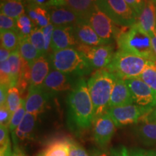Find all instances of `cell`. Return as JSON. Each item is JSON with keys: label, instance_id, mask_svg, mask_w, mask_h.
<instances>
[{"label": "cell", "instance_id": "6da1fadb", "mask_svg": "<svg viewBox=\"0 0 156 156\" xmlns=\"http://www.w3.org/2000/svg\"><path fill=\"white\" fill-rule=\"evenodd\" d=\"M67 124L76 134L83 133L93 125V105L85 80L76 82L67 98Z\"/></svg>", "mask_w": 156, "mask_h": 156}, {"label": "cell", "instance_id": "7a4b0ae2", "mask_svg": "<svg viewBox=\"0 0 156 156\" xmlns=\"http://www.w3.org/2000/svg\"><path fill=\"white\" fill-rule=\"evenodd\" d=\"M116 40L119 50L135 54L150 61H156L151 36L137 23L129 27H121Z\"/></svg>", "mask_w": 156, "mask_h": 156}, {"label": "cell", "instance_id": "3957f363", "mask_svg": "<svg viewBox=\"0 0 156 156\" xmlns=\"http://www.w3.org/2000/svg\"><path fill=\"white\" fill-rule=\"evenodd\" d=\"M115 79L116 75L108 69H101L96 70L87 81V87L93 105L94 120L108 111Z\"/></svg>", "mask_w": 156, "mask_h": 156}, {"label": "cell", "instance_id": "277c9868", "mask_svg": "<svg viewBox=\"0 0 156 156\" xmlns=\"http://www.w3.org/2000/svg\"><path fill=\"white\" fill-rule=\"evenodd\" d=\"M149 61L140 56L119 50L114 53L106 69L124 80L140 77Z\"/></svg>", "mask_w": 156, "mask_h": 156}, {"label": "cell", "instance_id": "5b68a950", "mask_svg": "<svg viewBox=\"0 0 156 156\" xmlns=\"http://www.w3.org/2000/svg\"><path fill=\"white\" fill-rule=\"evenodd\" d=\"M53 69L67 75H83L90 71V66L75 48H68L53 52L51 55Z\"/></svg>", "mask_w": 156, "mask_h": 156}, {"label": "cell", "instance_id": "8992f818", "mask_svg": "<svg viewBox=\"0 0 156 156\" xmlns=\"http://www.w3.org/2000/svg\"><path fill=\"white\" fill-rule=\"evenodd\" d=\"M96 5L119 26L129 27L137 22V15L124 0H97Z\"/></svg>", "mask_w": 156, "mask_h": 156}, {"label": "cell", "instance_id": "52a82bcc", "mask_svg": "<svg viewBox=\"0 0 156 156\" xmlns=\"http://www.w3.org/2000/svg\"><path fill=\"white\" fill-rule=\"evenodd\" d=\"M75 48L81 54L91 68L98 69H106L114 54L112 46L109 44L91 46L77 44Z\"/></svg>", "mask_w": 156, "mask_h": 156}, {"label": "cell", "instance_id": "ba28073f", "mask_svg": "<svg viewBox=\"0 0 156 156\" xmlns=\"http://www.w3.org/2000/svg\"><path fill=\"white\" fill-rule=\"evenodd\" d=\"M85 21L92 27L106 44H110L113 39H116L119 31L112 19L100 10L97 5Z\"/></svg>", "mask_w": 156, "mask_h": 156}, {"label": "cell", "instance_id": "9c48e42d", "mask_svg": "<svg viewBox=\"0 0 156 156\" xmlns=\"http://www.w3.org/2000/svg\"><path fill=\"white\" fill-rule=\"evenodd\" d=\"M131 93L134 103L152 110L156 106V90L140 77L124 80Z\"/></svg>", "mask_w": 156, "mask_h": 156}, {"label": "cell", "instance_id": "30bf717a", "mask_svg": "<svg viewBox=\"0 0 156 156\" xmlns=\"http://www.w3.org/2000/svg\"><path fill=\"white\" fill-rule=\"evenodd\" d=\"M151 111L138 105L131 104L109 108L107 113L112 117L116 127H122L140 122L142 117Z\"/></svg>", "mask_w": 156, "mask_h": 156}, {"label": "cell", "instance_id": "8fae6325", "mask_svg": "<svg viewBox=\"0 0 156 156\" xmlns=\"http://www.w3.org/2000/svg\"><path fill=\"white\" fill-rule=\"evenodd\" d=\"M93 140L101 148L106 147L116 132V126L108 113L95 119L93 124Z\"/></svg>", "mask_w": 156, "mask_h": 156}, {"label": "cell", "instance_id": "7c38bea8", "mask_svg": "<svg viewBox=\"0 0 156 156\" xmlns=\"http://www.w3.org/2000/svg\"><path fill=\"white\" fill-rule=\"evenodd\" d=\"M75 84L76 83H74L70 75L52 69L45 80L43 88L52 96L58 93L71 91Z\"/></svg>", "mask_w": 156, "mask_h": 156}, {"label": "cell", "instance_id": "4fadbf2b", "mask_svg": "<svg viewBox=\"0 0 156 156\" xmlns=\"http://www.w3.org/2000/svg\"><path fill=\"white\" fill-rule=\"evenodd\" d=\"M51 96L43 87L29 86L25 98L26 112L38 116L45 110Z\"/></svg>", "mask_w": 156, "mask_h": 156}, {"label": "cell", "instance_id": "5bb4252c", "mask_svg": "<svg viewBox=\"0 0 156 156\" xmlns=\"http://www.w3.org/2000/svg\"><path fill=\"white\" fill-rule=\"evenodd\" d=\"M77 44L74 26H54L51 44V49L53 52L74 48Z\"/></svg>", "mask_w": 156, "mask_h": 156}, {"label": "cell", "instance_id": "9a60e30c", "mask_svg": "<svg viewBox=\"0 0 156 156\" xmlns=\"http://www.w3.org/2000/svg\"><path fill=\"white\" fill-rule=\"evenodd\" d=\"M37 120L38 116L26 112L20 124L14 133L11 134L13 146H20V143H25L34 139Z\"/></svg>", "mask_w": 156, "mask_h": 156}, {"label": "cell", "instance_id": "2e32d148", "mask_svg": "<svg viewBox=\"0 0 156 156\" xmlns=\"http://www.w3.org/2000/svg\"><path fill=\"white\" fill-rule=\"evenodd\" d=\"M131 104H134V101L125 80L116 76L109 101L108 108Z\"/></svg>", "mask_w": 156, "mask_h": 156}, {"label": "cell", "instance_id": "e0dca14e", "mask_svg": "<svg viewBox=\"0 0 156 156\" xmlns=\"http://www.w3.org/2000/svg\"><path fill=\"white\" fill-rule=\"evenodd\" d=\"M51 23L54 26H75L83 20L80 17L66 6L48 9Z\"/></svg>", "mask_w": 156, "mask_h": 156}, {"label": "cell", "instance_id": "ac0fdd59", "mask_svg": "<svg viewBox=\"0 0 156 156\" xmlns=\"http://www.w3.org/2000/svg\"><path fill=\"white\" fill-rule=\"evenodd\" d=\"M74 32L77 44L91 46L106 45V43L98 36L92 27L86 21H82L75 25Z\"/></svg>", "mask_w": 156, "mask_h": 156}, {"label": "cell", "instance_id": "d6986e66", "mask_svg": "<svg viewBox=\"0 0 156 156\" xmlns=\"http://www.w3.org/2000/svg\"><path fill=\"white\" fill-rule=\"evenodd\" d=\"M30 67V85L43 87L45 80L50 73L49 62L45 56H41L33 62Z\"/></svg>", "mask_w": 156, "mask_h": 156}, {"label": "cell", "instance_id": "ffe728a7", "mask_svg": "<svg viewBox=\"0 0 156 156\" xmlns=\"http://www.w3.org/2000/svg\"><path fill=\"white\" fill-rule=\"evenodd\" d=\"M140 26L147 34L156 29V5L153 0H146L145 6L137 17Z\"/></svg>", "mask_w": 156, "mask_h": 156}, {"label": "cell", "instance_id": "44dd1931", "mask_svg": "<svg viewBox=\"0 0 156 156\" xmlns=\"http://www.w3.org/2000/svg\"><path fill=\"white\" fill-rule=\"evenodd\" d=\"M69 138L51 140L36 156H69Z\"/></svg>", "mask_w": 156, "mask_h": 156}, {"label": "cell", "instance_id": "7402d4cb", "mask_svg": "<svg viewBox=\"0 0 156 156\" xmlns=\"http://www.w3.org/2000/svg\"><path fill=\"white\" fill-rule=\"evenodd\" d=\"M26 12V14L34 23L36 28H44L51 24V17L48 9L28 4Z\"/></svg>", "mask_w": 156, "mask_h": 156}, {"label": "cell", "instance_id": "603a6c76", "mask_svg": "<svg viewBox=\"0 0 156 156\" xmlns=\"http://www.w3.org/2000/svg\"><path fill=\"white\" fill-rule=\"evenodd\" d=\"M65 2L66 7L85 21L96 7L97 0H65Z\"/></svg>", "mask_w": 156, "mask_h": 156}, {"label": "cell", "instance_id": "cb8c5ba5", "mask_svg": "<svg viewBox=\"0 0 156 156\" xmlns=\"http://www.w3.org/2000/svg\"><path fill=\"white\" fill-rule=\"evenodd\" d=\"M1 14L17 20L25 13V7L21 0H1Z\"/></svg>", "mask_w": 156, "mask_h": 156}, {"label": "cell", "instance_id": "d4e9b609", "mask_svg": "<svg viewBox=\"0 0 156 156\" xmlns=\"http://www.w3.org/2000/svg\"><path fill=\"white\" fill-rule=\"evenodd\" d=\"M17 50L25 61L31 65L33 62L37 58L43 56L39 51L35 47L34 45L29 41L28 38H23L20 39V44Z\"/></svg>", "mask_w": 156, "mask_h": 156}, {"label": "cell", "instance_id": "484cf974", "mask_svg": "<svg viewBox=\"0 0 156 156\" xmlns=\"http://www.w3.org/2000/svg\"><path fill=\"white\" fill-rule=\"evenodd\" d=\"M136 133L138 138L145 145L156 144V123L142 122L136 128Z\"/></svg>", "mask_w": 156, "mask_h": 156}, {"label": "cell", "instance_id": "4316f807", "mask_svg": "<svg viewBox=\"0 0 156 156\" xmlns=\"http://www.w3.org/2000/svg\"><path fill=\"white\" fill-rule=\"evenodd\" d=\"M8 61L11 68L12 87L17 86L25 60L21 56L19 51L17 49L12 52Z\"/></svg>", "mask_w": 156, "mask_h": 156}, {"label": "cell", "instance_id": "83f0119b", "mask_svg": "<svg viewBox=\"0 0 156 156\" xmlns=\"http://www.w3.org/2000/svg\"><path fill=\"white\" fill-rule=\"evenodd\" d=\"M1 46L12 52L18 48L20 36L18 33L12 30L0 31Z\"/></svg>", "mask_w": 156, "mask_h": 156}, {"label": "cell", "instance_id": "f1b7e54d", "mask_svg": "<svg viewBox=\"0 0 156 156\" xmlns=\"http://www.w3.org/2000/svg\"><path fill=\"white\" fill-rule=\"evenodd\" d=\"M17 33H18L20 38H28L32 34L33 31L36 29L34 23L26 13L21 15L19 18L16 20Z\"/></svg>", "mask_w": 156, "mask_h": 156}, {"label": "cell", "instance_id": "f546056e", "mask_svg": "<svg viewBox=\"0 0 156 156\" xmlns=\"http://www.w3.org/2000/svg\"><path fill=\"white\" fill-rule=\"evenodd\" d=\"M22 98L20 97V91L17 86H13L9 87L7 93V107L10 111L12 114H13L18 108L20 106L23 101Z\"/></svg>", "mask_w": 156, "mask_h": 156}, {"label": "cell", "instance_id": "4dcf8cb0", "mask_svg": "<svg viewBox=\"0 0 156 156\" xmlns=\"http://www.w3.org/2000/svg\"><path fill=\"white\" fill-rule=\"evenodd\" d=\"M140 77L150 87L156 90V61H149Z\"/></svg>", "mask_w": 156, "mask_h": 156}, {"label": "cell", "instance_id": "1f68e13d", "mask_svg": "<svg viewBox=\"0 0 156 156\" xmlns=\"http://www.w3.org/2000/svg\"><path fill=\"white\" fill-rule=\"evenodd\" d=\"M29 41L34 45L43 56L46 53V42L42 28H36L28 37Z\"/></svg>", "mask_w": 156, "mask_h": 156}, {"label": "cell", "instance_id": "d6a6232c", "mask_svg": "<svg viewBox=\"0 0 156 156\" xmlns=\"http://www.w3.org/2000/svg\"><path fill=\"white\" fill-rule=\"evenodd\" d=\"M26 114V109H25V99H23L22 103L18 109L12 114L10 123H9V129L10 134H13L20 124L25 115Z\"/></svg>", "mask_w": 156, "mask_h": 156}, {"label": "cell", "instance_id": "836d02e7", "mask_svg": "<svg viewBox=\"0 0 156 156\" xmlns=\"http://www.w3.org/2000/svg\"><path fill=\"white\" fill-rule=\"evenodd\" d=\"M0 83L7 88L12 87L11 68L8 60L0 62Z\"/></svg>", "mask_w": 156, "mask_h": 156}, {"label": "cell", "instance_id": "e575fe53", "mask_svg": "<svg viewBox=\"0 0 156 156\" xmlns=\"http://www.w3.org/2000/svg\"><path fill=\"white\" fill-rule=\"evenodd\" d=\"M29 4L40 6L46 9L65 6V0H28Z\"/></svg>", "mask_w": 156, "mask_h": 156}, {"label": "cell", "instance_id": "d590c367", "mask_svg": "<svg viewBox=\"0 0 156 156\" xmlns=\"http://www.w3.org/2000/svg\"><path fill=\"white\" fill-rule=\"evenodd\" d=\"M6 30L17 32L16 20L0 13V31Z\"/></svg>", "mask_w": 156, "mask_h": 156}, {"label": "cell", "instance_id": "8d00e7d4", "mask_svg": "<svg viewBox=\"0 0 156 156\" xmlns=\"http://www.w3.org/2000/svg\"><path fill=\"white\" fill-rule=\"evenodd\" d=\"M69 156H90V153L77 142L69 139Z\"/></svg>", "mask_w": 156, "mask_h": 156}, {"label": "cell", "instance_id": "74e56055", "mask_svg": "<svg viewBox=\"0 0 156 156\" xmlns=\"http://www.w3.org/2000/svg\"><path fill=\"white\" fill-rule=\"evenodd\" d=\"M12 114L7 107V104L0 106V125L9 127Z\"/></svg>", "mask_w": 156, "mask_h": 156}, {"label": "cell", "instance_id": "f35d334b", "mask_svg": "<svg viewBox=\"0 0 156 156\" xmlns=\"http://www.w3.org/2000/svg\"><path fill=\"white\" fill-rule=\"evenodd\" d=\"M54 26L51 23L48 26L45 27V28H42L43 33L44 35L45 42H46V52L48 51L49 48H51V39H52V35H53Z\"/></svg>", "mask_w": 156, "mask_h": 156}, {"label": "cell", "instance_id": "ab89813d", "mask_svg": "<svg viewBox=\"0 0 156 156\" xmlns=\"http://www.w3.org/2000/svg\"><path fill=\"white\" fill-rule=\"evenodd\" d=\"M124 1L131 7L138 17L145 6L146 0H124Z\"/></svg>", "mask_w": 156, "mask_h": 156}, {"label": "cell", "instance_id": "60d3db41", "mask_svg": "<svg viewBox=\"0 0 156 156\" xmlns=\"http://www.w3.org/2000/svg\"><path fill=\"white\" fill-rule=\"evenodd\" d=\"M9 127L5 126L0 125V146H3L10 142L9 134Z\"/></svg>", "mask_w": 156, "mask_h": 156}, {"label": "cell", "instance_id": "b9f144b4", "mask_svg": "<svg viewBox=\"0 0 156 156\" xmlns=\"http://www.w3.org/2000/svg\"><path fill=\"white\" fill-rule=\"evenodd\" d=\"M109 155L110 156H131L126 147L123 145L112 148Z\"/></svg>", "mask_w": 156, "mask_h": 156}, {"label": "cell", "instance_id": "7bdbcfd3", "mask_svg": "<svg viewBox=\"0 0 156 156\" xmlns=\"http://www.w3.org/2000/svg\"><path fill=\"white\" fill-rule=\"evenodd\" d=\"M131 156H156V151H147L143 149H134L130 152Z\"/></svg>", "mask_w": 156, "mask_h": 156}, {"label": "cell", "instance_id": "ee69618b", "mask_svg": "<svg viewBox=\"0 0 156 156\" xmlns=\"http://www.w3.org/2000/svg\"><path fill=\"white\" fill-rule=\"evenodd\" d=\"M140 122L156 123V106L147 114L145 115Z\"/></svg>", "mask_w": 156, "mask_h": 156}, {"label": "cell", "instance_id": "f6af8a7d", "mask_svg": "<svg viewBox=\"0 0 156 156\" xmlns=\"http://www.w3.org/2000/svg\"><path fill=\"white\" fill-rule=\"evenodd\" d=\"M12 151L11 142H9L6 145L0 146V156H12Z\"/></svg>", "mask_w": 156, "mask_h": 156}, {"label": "cell", "instance_id": "bcb514c9", "mask_svg": "<svg viewBox=\"0 0 156 156\" xmlns=\"http://www.w3.org/2000/svg\"><path fill=\"white\" fill-rule=\"evenodd\" d=\"M9 88L3 85H0V106L6 104L7 98V93Z\"/></svg>", "mask_w": 156, "mask_h": 156}, {"label": "cell", "instance_id": "7dc6e473", "mask_svg": "<svg viewBox=\"0 0 156 156\" xmlns=\"http://www.w3.org/2000/svg\"><path fill=\"white\" fill-rule=\"evenodd\" d=\"M11 54V51H9L7 48H5V47L1 46V48H0V62L7 61L9 59Z\"/></svg>", "mask_w": 156, "mask_h": 156}, {"label": "cell", "instance_id": "c3c4849f", "mask_svg": "<svg viewBox=\"0 0 156 156\" xmlns=\"http://www.w3.org/2000/svg\"><path fill=\"white\" fill-rule=\"evenodd\" d=\"M148 34L151 36L152 48H153V54L156 58V29L155 30L152 31V32H150Z\"/></svg>", "mask_w": 156, "mask_h": 156}, {"label": "cell", "instance_id": "681fc988", "mask_svg": "<svg viewBox=\"0 0 156 156\" xmlns=\"http://www.w3.org/2000/svg\"><path fill=\"white\" fill-rule=\"evenodd\" d=\"M12 156H28L26 155V153L21 149L20 147L18 145H15L13 146V150H12Z\"/></svg>", "mask_w": 156, "mask_h": 156}, {"label": "cell", "instance_id": "f907efd6", "mask_svg": "<svg viewBox=\"0 0 156 156\" xmlns=\"http://www.w3.org/2000/svg\"><path fill=\"white\" fill-rule=\"evenodd\" d=\"M90 156H110L106 151L101 149H93L90 153Z\"/></svg>", "mask_w": 156, "mask_h": 156}, {"label": "cell", "instance_id": "816d5d0a", "mask_svg": "<svg viewBox=\"0 0 156 156\" xmlns=\"http://www.w3.org/2000/svg\"><path fill=\"white\" fill-rule=\"evenodd\" d=\"M153 1L154 2H155V5H156V0H153Z\"/></svg>", "mask_w": 156, "mask_h": 156}]
</instances>
